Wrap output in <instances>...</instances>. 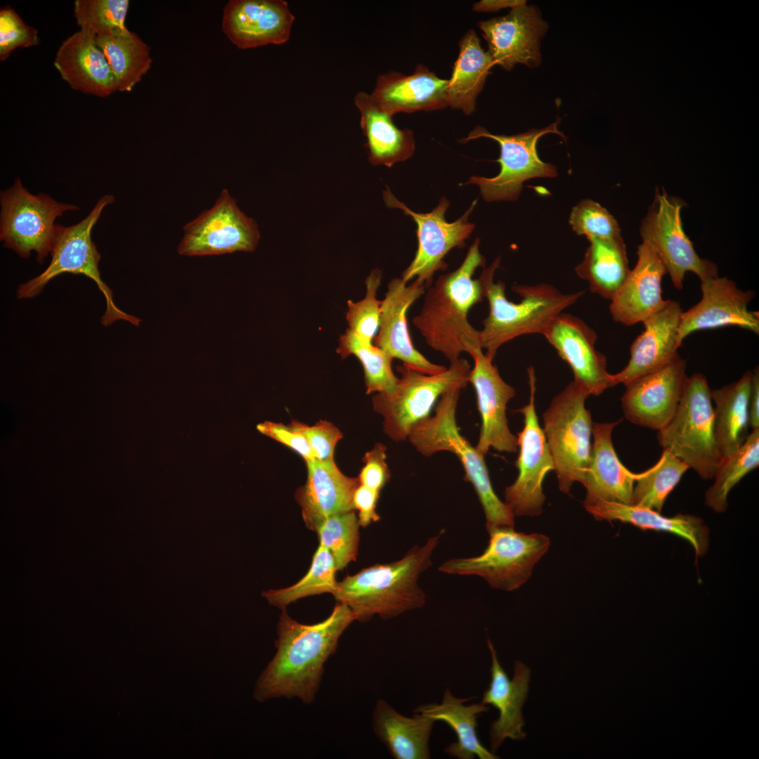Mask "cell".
Returning a JSON list of instances; mask_svg holds the SVG:
<instances>
[{
    "instance_id": "obj_2",
    "label": "cell",
    "mask_w": 759,
    "mask_h": 759,
    "mask_svg": "<svg viewBox=\"0 0 759 759\" xmlns=\"http://www.w3.org/2000/svg\"><path fill=\"white\" fill-rule=\"evenodd\" d=\"M479 243L476 238L461 265L429 287L421 310L413 319L427 344L450 363L458 361L461 353L481 347L479 331L468 320L470 309L484 298L480 280L473 278L476 269L486 265Z\"/></svg>"
},
{
    "instance_id": "obj_21",
    "label": "cell",
    "mask_w": 759,
    "mask_h": 759,
    "mask_svg": "<svg viewBox=\"0 0 759 759\" xmlns=\"http://www.w3.org/2000/svg\"><path fill=\"white\" fill-rule=\"evenodd\" d=\"M543 335L569 365L573 381L589 396H599L614 387L606 357L595 349L597 334L581 319L562 312Z\"/></svg>"
},
{
    "instance_id": "obj_37",
    "label": "cell",
    "mask_w": 759,
    "mask_h": 759,
    "mask_svg": "<svg viewBox=\"0 0 759 759\" xmlns=\"http://www.w3.org/2000/svg\"><path fill=\"white\" fill-rule=\"evenodd\" d=\"M588 241L584 258L575 271L588 281L592 292L611 300L630 271L625 245L622 237Z\"/></svg>"
},
{
    "instance_id": "obj_8",
    "label": "cell",
    "mask_w": 759,
    "mask_h": 759,
    "mask_svg": "<svg viewBox=\"0 0 759 759\" xmlns=\"http://www.w3.org/2000/svg\"><path fill=\"white\" fill-rule=\"evenodd\" d=\"M589 396L575 381L552 400L543 415V432L559 490L569 493L576 481L584 485L591 452L593 422L585 402Z\"/></svg>"
},
{
    "instance_id": "obj_29",
    "label": "cell",
    "mask_w": 759,
    "mask_h": 759,
    "mask_svg": "<svg viewBox=\"0 0 759 759\" xmlns=\"http://www.w3.org/2000/svg\"><path fill=\"white\" fill-rule=\"evenodd\" d=\"M53 65L73 89L105 98L117 91L115 76L93 38L79 30L59 46Z\"/></svg>"
},
{
    "instance_id": "obj_7",
    "label": "cell",
    "mask_w": 759,
    "mask_h": 759,
    "mask_svg": "<svg viewBox=\"0 0 759 759\" xmlns=\"http://www.w3.org/2000/svg\"><path fill=\"white\" fill-rule=\"evenodd\" d=\"M114 201L112 195H105L98 200L90 213L77 224L68 227L57 225L49 265L41 273L18 287V299L37 296L52 279L63 273L84 275L96 283L105 297L106 309L100 320L104 326L119 320L139 325L141 319L126 313L114 302L112 290L100 277L98 268L100 254L91 239L92 230L103 210Z\"/></svg>"
},
{
    "instance_id": "obj_12",
    "label": "cell",
    "mask_w": 759,
    "mask_h": 759,
    "mask_svg": "<svg viewBox=\"0 0 759 759\" xmlns=\"http://www.w3.org/2000/svg\"><path fill=\"white\" fill-rule=\"evenodd\" d=\"M558 124L559 122H556L543 129H533L511 136L493 134L482 126L475 127L467 138L459 142L465 143L479 138L497 141L500 155L496 162L500 164V171L493 178L473 176L465 184L477 185L482 197L487 202L515 201L524 181L533 178L556 177V167L539 158L536 145L539 138L547 134H557L564 137L557 128Z\"/></svg>"
},
{
    "instance_id": "obj_52",
    "label": "cell",
    "mask_w": 759,
    "mask_h": 759,
    "mask_svg": "<svg viewBox=\"0 0 759 759\" xmlns=\"http://www.w3.org/2000/svg\"><path fill=\"white\" fill-rule=\"evenodd\" d=\"M748 422L752 430L759 429V370L752 371L751 387L748 404Z\"/></svg>"
},
{
    "instance_id": "obj_35",
    "label": "cell",
    "mask_w": 759,
    "mask_h": 759,
    "mask_svg": "<svg viewBox=\"0 0 759 759\" xmlns=\"http://www.w3.org/2000/svg\"><path fill=\"white\" fill-rule=\"evenodd\" d=\"M459 48L451 77L448 79L446 99L448 106L469 115L475 111L476 98L495 65L488 51L482 48L473 30L463 35Z\"/></svg>"
},
{
    "instance_id": "obj_1",
    "label": "cell",
    "mask_w": 759,
    "mask_h": 759,
    "mask_svg": "<svg viewBox=\"0 0 759 759\" xmlns=\"http://www.w3.org/2000/svg\"><path fill=\"white\" fill-rule=\"evenodd\" d=\"M353 621L351 609L340 602L327 618L311 625L299 623L286 609H282L274 642L276 652L255 682L254 700L264 702L283 697L296 698L305 704L313 702L325 664Z\"/></svg>"
},
{
    "instance_id": "obj_10",
    "label": "cell",
    "mask_w": 759,
    "mask_h": 759,
    "mask_svg": "<svg viewBox=\"0 0 759 759\" xmlns=\"http://www.w3.org/2000/svg\"><path fill=\"white\" fill-rule=\"evenodd\" d=\"M396 369L401 377L394 390L377 393L372 397L375 411L384 418V432L395 441L408 439L411 427L429 416L439 396L453 389L465 388L471 370L468 361L462 358L436 375L422 373L404 363Z\"/></svg>"
},
{
    "instance_id": "obj_42",
    "label": "cell",
    "mask_w": 759,
    "mask_h": 759,
    "mask_svg": "<svg viewBox=\"0 0 759 759\" xmlns=\"http://www.w3.org/2000/svg\"><path fill=\"white\" fill-rule=\"evenodd\" d=\"M337 352L343 359L352 354L361 361L367 394L394 390L398 378L391 368L393 358L380 348L363 341L348 328L340 336Z\"/></svg>"
},
{
    "instance_id": "obj_6",
    "label": "cell",
    "mask_w": 759,
    "mask_h": 759,
    "mask_svg": "<svg viewBox=\"0 0 759 759\" xmlns=\"http://www.w3.org/2000/svg\"><path fill=\"white\" fill-rule=\"evenodd\" d=\"M663 450L693 469L703 479H713L723 456L714 430L711 389L700 372L687 377L679 406L670 422L658 431Z\"/></svg>"
},
{
    "instance_id": "obj_50",
    "label": "cell",
    "mask_w": 759,
    "mask_h": 759,
    "mask_svg": "<svg viewBox=\"0 0 759 759\" xmlns=\"http://www.w3.org/2000/svg\"><path fill=\"white\" fill-rule=\"evenodd\" d=\"M386 449L383 444L377 443L367 452L363 459L364 466L358 477L360 484L379 493L390 477Z\"/></svg>"
},
{
    "instance_id": "obj_33",
    "label": "cell",
    "mask_w": 759,
    "mask_h": 759,
    "mask_svg": "<svg viewBox=\"0 0 759 759\" xmlns=\"http://www.w3.org/2000/svg\"><path fill=\"white\" fill-rule=\"evenodd\" d=\"M436 720L418 713L405 716L384 699H378L372 727L378 739L395 759L430 758L429 737Z\"/></svg>"
},
{
    "instance_id": "obj_34",
    "label": "cell",
    "mask_w": 759,
    "mask_h": 759,
    "mask_svg": "<svg viewBox=\"0 0 759 759\" xmlns=\"http://www.w3.org/2000/svg\"><path fill=\"white\" fill-rule=\"evenodd\" d=\"M469 699L454 696L446 689L441 703H428L417 707L414 713H421L434 720L443 721L455 732L457 741L448 745L444 752L459 759H496L498 757L485 748L477 735V718L488 711L483 703L465 705Z\"/></svg>"
},
{
    "instance_id": "obj_40",
    "label": "cell",
    "mask_w": 759,
    "mask_h": 759,
    "mask_svg": "<svg viewBox=\"0 0 759 759\" xmlns=\"http://www.w3.org/2000/svg\"><path fill=\"white\" fill-rule=\"evenodd\" d=\"M337 571L329 550L319 544L310 569L306 575L292 586L263 591L261 595L270 605L283 609L301 598L323 593L334 594L337 586Z\"/></svg>"
},
{
    "instance_id": "obj_14",
    "label": "cell",
    "mask_w": 759,
    "mask_h": 759,
    "mask_svg": "<svg viewBox=\"0 0 759 759\" xmlns=\"http://www.w3.org/2000/svg\"><path fill=\"white\" fill-rule=\"evenodd\" d=\"M528 403L517 410L524 415L523 429L517 432L519 456L515 465L518 476L505 490V503L515 516H536L542 513L545 496L543 480L554 465L547 440L540 427L535 407L536 378L533 368H528Z\"/></svg>"
},
{
    "instance_id": "obj_47",
    "label": "cell",
    "mask_w": 759,
    "mask_h": 759,
    "mask_svg": "<svg viewBox=\"0 0 759 759\" xmlns=\"http://www.w3.org/2000/svg\"><path fill=\"white\" fill-rule=\"evenodd\" d=\"M38 31L25 24L12 8L0 10V60H6L18 48H29L38 45Z\"/></svg>"
},
{
    "instance_id": "obj_11",
    "label": "cell",
    "mask_w": 759,
    "mask_h": 759,
    "mask_svg": "<svg viewBox=\"0 0 759 759\" xmlns=\"http://www.w3.org/2000/svg\"><path fill=\"white\" fill-rule=\"evenodd\" d=\"M0 202V239L4 247L22 258H28L34 252L39 264L52 251L58 225L56 219L66 211L79 209L47 194L30 193L20 178L11 188L1 191Z\"/></svg>"
},
{
    "instance_id": "obj_5",
    "label": "cell",
    "mask_w": 759,
    "mask_h": 759,
    "mask_svg": "<svg viewBox=\"0 0 759 759\" xmlns=\"http://www.w3.org/2000/svg\"><path fill=\"white\" fill-rule=\"evenodd\" d=\"M461 389L443 394L435 408V414L414 424L408 439L416 450L429 457L439 451H449L459 458L483 507L486 529L496 526L514 527V515L495 493L484 455L464 438L457 425L456 408Z\"/></svg>"
},
{
    "instance_id": "obj_31",
    "label": "cell",
    "mask_w": 759,
    "mask_h": 759,
    "mask_svg": "<svg viewBox=\"0 0 759 759\" xmlns=\"http://www.w3.org/2000/svg\"><path fill=\"white\" fill-rule=\"evenodd\" d=\"M584 507L597 520L619 521L643 530L673 533L689 542L697 557L703 556L709 546V530L696 516L678 514L666 517L654 510L603 500L584 502Z\"/></svg>"
},
{
    "instance_id": "obj_20",
    "label": "cell",
    "mask_w": 759,
    "mask_h": 759,
    "mask_svg": "<svg viewBox=\"0 0 759 759\" xmlns=\"http://www.w3.org/2000/svg\"><path fill=\"white\" fill-rule=\"evenodd\" d=\"M474 365L469 382L474 387L481 427L476 449L486 455L491 448L499 452L515 453L517 439L512 434L506 415L507 405L515 396L514 389L500 377L498 370L481 347L469 353Z\"/></svg>"
},
{
    "instance_id": "obj_26",
    "label": "cell",
    "mask_w": 759,
    "mask_h": 759,
    "mask_svg": "<svg viewBox=\"0 0 759 759\" xmlns=\"http://www.w3.org/2000/svg\"><path fill=\"white\" fill-rule=\"evenodd\" d=\"M682 311L679 302L668 300L661 310L642 323L644 328L630 346L628 363L611 375L614 387L626 386L679 355L677 337Z\"/></svg>"
},
{
    "instance_id": "obj_41",
    "label": "cell",
    "mask_w": 759,
    "mask_h": 759,
    "mask_svg": "<svg viewBox=\"0 0 759 759\" xmlns=\"http://www.w3.org/2000/svg\"><path fill=\"white\" fill-rule=\"evenodd\" d=\"M689 467L668 450L650 469L637 474L632 505L661 512L670 492Z\"/></svg>"
},
{
    "instance_id": "obj_18",
    "label": "cell",
    "mask_w": 759,
    "mask_h": 759,
    "mask_svg": "<svg viewBox=\"0 0 759 759\" xmlns=\"http://www.w3.org/2000/svg\"><path fill=\"white\" fill-rule=\"evenodd\" d=\"M701 290L700 301L681 314L680 346L688 335L703 330L736 326L759 333L758 312L748 308L753 291L739 289L733 280L718 275L701 280Z\"/></svg>"
},
{
    "instance_id": "obj_25",
    "label": "cell",
    "mask_w": 759,
    "mask_h": 759,
    "mask_svg": "<svg viewBox=\"0 0 759 759\" xmlns=\"http://www.w3.org/2000/svg\"><path fill=\"white\" fill-rule=\"evenodd\" d=\"M487 644L491 656V680L481 702L493 706L499 711L498 718L491 724L489 732L490 751L495 753L505 739L522 740L526 737L521 708L527 698L531 670L521 661H516L514 676L510 680L489 639Z\"/></svg>"
},
{
    "instance_id": "obj_44",
    "label": "cell",
    "mask_w": 759,
    "mask_h": 759,
    "mask_svg": "<svg viewBox=\"0 0 759 759\" xmlns=\"http://www.w3.org/2000/svg\"><path fill=\"white\" fill-rule=\"evenodd\" d=\"M129 6L128 0H76L74 16L79 30L93 37L115 34L128 30Z\"/></svg>"
},
{
    "instance_id": "obj_46",
    "label": "cell",
    "mask_w": 759,
    "mask_h": 759,
    "mask_svg": "<svg viewBox=\"0 0 759 759\" xmlns=\"http://www.w3.org/2000/svg\"><path fill=\"white\" fill-rule=\"evenodd\" d=\"M569 223L576 234L585 235L588 240H611L622 237L615 218L592 200H583L572 209Z\"/></svg>"
},
{
    "instance_id": "obj_15",
    "label": "cell",
    "mask_w": 759,
    "mask_h": 759,
    "mask_svg": "<svg viewBox=\"0 0 759 759\" xmlns=\"http://www.w3.org/2000/svg\"><path fill=\"white\" fill-rule=\"evenodd\" d=\"M384 200L387 207L402 209L406 215L412 217L417 225V249L401 278L408 283L416 278L429 287L434 273L447 268L448 265L443 259L448 252L455 247H465V240L472 233L474 224L470 223L468 219L476 200L472 202L461 217L449 223L446 220L445 214L450 202L445 197L440 199L439 205L429 213L412 211L398 200L389 189L384 191Z\"/></svg>"
},
{
    "instance_id": "obj_51",
    "label": "cell",
    "mask_w": 759,
    "mask_h": 759,
    "mask_svg": "<svg viewBox=\"0 0 759 759\" xmlns=\"http://www.w3.org/2000/svg\"><path fill=\"white\" fill-rule=\"evenodd\" d=\"M379 493L359 484L353 497V506L358 510V519L360 526L365 528L373 522L379 520L380 517L376 511Z\"/></svg>"
},
{
    "instance_id": "obj_23",
    "label": "cell",
    "mask_w": 759,
    "mask_h": 759,
    "mask_svg": "<svg viewBox=\"0 0 759 759\" xmlns=\"http://www.w3.org/2000/svg\"><path fill=\"white\" fill-rule=\"evenodd\" d=\"M401 278L392 279L382 301L379 330L375 344L393 358L427 375H436L447 368L430 362L413 344L408 332L407 311L423 294L426 285L417 280L407 285Z\"/></svg>"
},
{
    "instance_id": "obj_4",
    "label": "cell",
    "mask_w": 759,
    "mask_h": 759,
    "mask_svg": "<svg viewBox=\"0 0 759 759\" xmlns=\"http://www.w3.org/2000/svg\"><path fill=\"white\" fill-rule=\"evenodd\" d=\"M500 263L498 257L489 267L484 268L479 278L483 296L489 305L488 315L479 331V342L481 347L486 349L484 354L491 361L498 349L510 340L523 335H543L559 314L584 294V291L563 293L545 283L514 285L512 290L521 297V301H510L505 295V283L493 281Z\"/></svg>"
},
{
    "instance_id": "obj_39",
    "label": "cell",
    "mask_w": 759,
    "mask_h": 759,
    "mask_svg": "<svg viewBox=\"0 0 759 759\" xmlns=\"http://www.w3.org/2000/svg\"><path fill=\"white\" fill-rule=\"evenodd\" d=\"M759 465V429L752 430L740 448L723 457L713 478V484L705 493L706 505L717 513L728 507L731 490L749 472Z\"/></svg>"
},
{
    "instance_id": "obj_27",
    "label": "cell",
    "mask_w": 759,
    "mask_h": 759,
    "mask_svg": "<svg viewBox=\"0 0 759 759\" xmlns=\"http://www.w3.org/2000/svg\"><path fill=\"white\" fill-rule=\"evenodd\" d=\"M448 79L418 64L410 74L389 71L377 76L370 93L374 101L394 116L398 112L434 111L447 108Z\"/></svg>"
},
{
    "instance_id": "obj_38",
    "label": "cell",
    "mask_w": 759,
    "mask_h": 759,
    "mask_svg": "<svg viewBox=\"0 0 759 759\" xmlns=\"http://www.w3.org/2000/svg\"><path fill=\"white\" fill-rule=\"evenodd\" d=\"M93 38L108 60L117 91H131L150 68L149 46L129 30Z\"/></svg>"
},
{
    "instance_id": "obj_13",
    "label": "cell",
    "mask_w": 759,
    "mask_h": 759,
    "mask_svg": "<svg viewBox=\"0 0 759 759\" xmlns=\"http://www.w3.org/2000/svg\"><path fill=\"white\" fill-rule=\"evenodd\" d=\"M683 202L656 190L654 200L640 226L642 241L647 242L664 264L674 287H683L687 272L703 280L718 276V267L701 258L685 233L681 220Z\"/></svg>"
},
{
    "instance_id": "obj_45",
    "label": "cell",
    "mask_w": 759,
    "mask_h": 759,
    "mask_svg": "<svg viewBox=\"0 0 759 759\" xmlns=\"http://www.w3.org/2000/svg\"><path fill=\"white\" fill-rule=\"evenodd\" d=\"M382 276L381 270L373 269L365 280V297L357 302L347 301L346 318L349 329L368 343H372L379 326L382 301L377 299V293Z\"/></svg>"
},
{
    "instance_id": "obj_43",
    "label": "cell",
    "mask_w": 759,
    "mask_h": 759,
    "mask_svg": "<svg viewBox=\"0 0 759 759\" xmlns=\"http://www.w3.org/2000/svg\"><path fill=\"white\" fill-rule=\"evenodd\" d=\"M359 523L356 510L332 514L316 528L319 544L326 547L337 571L356 559L359 544Z\"/></svg>"
},
{
    "instance_id": "obj_30",
    "label": "cell",
    "mask_w": 759,
    "mask_h": 759,
    "mask_svg": "<svg viewBox=\"0 0 759 759\" xmlns=\"http://www.w3.org/2000/svg\"><path fill=\"white\" fill-rule=\"evenodd\" d=\"M622 420L612 422H594L593 442L584 486V502L603 500L632 505L637 474L630 472L618 458L613 446V429Z\"/></svg>"
},
{
    "instance_id": "obj_48",
    "label": "cell",
    "mask_w": 759,
    "mask_h": 759,
    "mask_svg": "<svg viewBox=\"0 0 759 759\" xmlns=\"http://www.w3.org/2000/svg\"><path fill=\"white\" fill-rule=\"evenodd\" d=\"M261 434L284 444L299 455L306 462L315 460L309 443L300 429L299 422L290 425L265 421L257 426Z\"/></svg>"
},
{
    "instance_id": "obj_19",
    "label": "cell",
    "mask_w": 759,
    "mask_h": 759,
    "mask_svg": "<svg viewBox=\"0 0 759 759\" xmlns=\"http://www.w3.org/2000/svg\"><path fill=\"white\" fill-rule=\"evenodd\" d=\"M478 26L488 44L494 65L511 70L518 63L540 65V45L548 25L534 6L511 9L504 16L480 21Z\"/></svg>"
},
{
    "instance_id": "obj_32",
    "label": "cell",
    "mask_w": 759,
    "mask_h": 759,
    "mask_svg": "<svg viewBox=\"0 0 759 759\" xmlns=\"http://www.w3.org/2000/svg\"><path fill=\"white\" fill-rule=\"evenodd\" d=\"M353 102L361 114L360 124L372 164L391 167L413 155L415 139L411 130L398 129L393 122V116L366 92H358Z\"/></svg>"
},
{
    "instance_id": "obj_9",
    "label": "cell",
    "mask_w": 759,
    "mask_h": 759,
    "mask_svg": "<svg viewBox=\"0 0 759 759\" xmlns=\"http://www.w3.org/2000/svg\"><path fill=\"white\" fill-rule=\"evenodd\" d=\"M487 531L488 545L481 554L448 559L439 571L478 576L495 589H518L529 579L534 566L548 550L549 538L540 533L517 532L510 526H496Z\"/></svg>"
},
{
    "instance_id": "obj_24",
    "label": "cell",
    "mask_w": 759,
    "mask_h": 759,
    "mask_svg": "<svg viewBox=\"0 0 759 759\" xmlns=\"http://www.w3.org/2000/svg\"><path fill=\"white\" fill-rule=\"evenodd\" d=\"M637 254L635 267L609 306L614 320L627 326L644 322L661 310L668 301L662 295V279L668 273L657 253L650 245L642 241L637 247Z\"/></svg>"
},
{
    "instance_id": "obj_22",
    "label": "cell",
    "mask_w": 759,
    "mask_h": 759,
    "mask_svg": "<svg viewBox=\"0 0 759 759\" xmlns=\"http://www.w3.org/2000/svg\"><path fill=\"white\" fill-rule=\"evenodd\" d=\"M294 15L283 0H231L224 7L222 30L241 49L286 43Z\"/></svg>"
},
{
    "instance_id": "obj_36",
    "label": "cell",
    "mask_w": 759,
    "mask_h": 759,
    "mask_svg": "<svg viewBox=\"0 0 759 759\" xmlns=\"http://www.w3.org/2000/svg\"><path fill=\"white\" fill-rule=\"evenodd\" d=\"M752 371L720 389L711 390L714 430L723 457L737 450L748 436V404Z\"/></svg>"
},
{
    "instance_id": "obj_3",
    "label": "cell",
    "mask_w": 759,
    "mask_h": 759,
    "mask_svg": "<svg viewBox=\"0 0 759 759\" xmlns=\"http://www.w3.org/2000/svg\"><path fill=\"white\" fill-rule=\"evenodd\" d=\"M444 531L441 530L422 546L412 547L397 561L376 564L346 576L337 583L335 599L346 604L355 621L361 622L375 615L391 619L422 607L426 595L418 578L432 564L431 557Z\"/></svg>"
},
{
    "instance_id": "obj_28",
    "label": "cell",
    "mask_w": 759,
    "mask_h": 759,
    "mask_svg": "<svg viewBox=\"0 0 759 759\" xmlns=\"http://www.w3.org/2000/svg\"><path fill=\"white\" fill-rule=\"evenodd\" d=\"M306 462V482L297 489L295 497L306 526L315 531L327 517L356 510L353 497L359 481L344 475L334 460Z\"/></svg>"
},
{
    "instance_id": "obj_17",
    "label": "cell",
    "mask_w": 759,
    "mask_h": 759,
    "mask_svg": "<svg viewBox=\"0 0 759 759\" xmlns=\"http://www.w3.org/2000/svg\"><path fill=\"white\" fill-rule=\"evenodd\" d=\"M687 377L686 362L678 355L633 380L621 398L625 417L635 424L661 430L677 410Z\"/></svg>"
},
{
    "instance_id": "obj_49",
    "label": "cell",
    "mask_w": 759,
    "mask_h": 759,
    "mask_svg": "<svg viewBox=\"0 0 759 759\" xmlns=\"http://www.w3.org/2000/svg\"><path fill=\"white\" fill-rule=\"evenodd\" d=\"M299 423L301 430L309 443L315 460H334L335 446L342 438L341 432L327 421H319L313 426Z\"/></svg>"
},
{
    "instance_id": "obj_53",
    "label": "cell",
    "mask_w": 759,
    "mask_h": 759,
    "mask_svg": "<svg viewBox=\"0 0 759 759\" xmlns=\"http://www.w3.org/2000/svg\"><path fill=\"white\" fill-rule=\"evenodd\" d=\"M526 5L524 0H481L474 4L472 10L476 12H494L510 8L511 9Z\"/></svg>"
},
{
    "instance_id": "obj_16",
    "label": "cell",
    "mask_w": 759,
    "mask_h": 759,
    "mask_svg": "<svg viewBox=\"0 0 759 759\" xmlns=\"http://www.w3.org/2000/svg\"><path fill=\"white\" fill-rule=\"evenodd\" d=\"M178 253L186 256L253 252L260 238L256 221L238 207L226 189L214 206L183 227Z\"/></svg>"
}]
</instances>
